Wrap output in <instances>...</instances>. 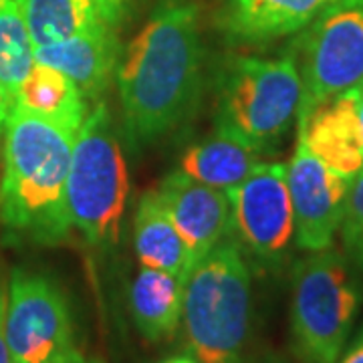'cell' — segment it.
Returning <instances> with one entry per match:
<instances>
[{"label":"cell","instance_id":"cell-16","mask_svg":"<svg viewBox=\"0 0 363 363\" xmlns=\"http://www.w3.org/2000/svg\"><path fill=\"white\" fill-rule=\"evenodd\" d=\"M184 279L142 267L130 289V309L140 335L150 343L169 339L180 327Z\"/></svg>","mask_w":363,"mask_h":363},{"label":"cell","instance_id":"cell-28","mask_svg":"<svg viewBox=\"0 0 363 363\" xmlns=\"http://www.w3.org/2000/svg\"><path fill=\"white\" fill-rule=\"evenodd\" d=\"M359 121H362L363 130V85H359Z\"/></svg>","mask_w":363,"mask_h":363},{"label":"cell","instance_id":"cell-1","mask_svg":"<svg viewBox=\"0 0 363 363\" xmlns=\"http://www.w3.org/2000/svg\"><path fill=\"white\" fill-rule=\"evenodd\" d=\"M128 142L142 150L166 140L194 111L202 83L198 11L164 0L123 49L116 71Z\"/></svg>","mask_w":363,"mask_h":363},{"label":"cell","instance_id":"cell-24","mask_svg":"<svg viewBox=\"0 0 363 363\" xmlns=\"http://www.w3.org/2000/svg\"><path fill=\"white\" fill-rule=\"evenodd\" d=\"M45 363H105L99 355H93V353H87L81 347H77L75 343L73 345H67L65 350L57 351L52 353L51 357Z\"/></svg>","mask_w":363,"mask_h":363},{"label":"cell","instance_id":"cell-3","mask_svg":"<svg viewBox=\"0 0 363 363\" xmlns=\"http://www.w3.org/2000/svg\"><path fill=\"white\" fill-rule=\"evenodd\" d=\"M250 317V269L230 233L186 277L180 321L186 351L200 363H245Z\"/></svg>","mask_w":363,"mask_h":363},{"label":"cell","instance_id":"cell-21","mask_svg":"<svg viewBox=\"0 0 363 363\" xmlns=\"http://www.w3.org/2000/svg\"><path fill=\"white\" fill-rule=\"evenodd\" d=\"M339 236L341 250L363 274V169L351 180Z\"/></svg>","mask_w":363,"mask_h":363},{"label":"cell","instance_id":"cell-19","mask_svg":"<svg viewBox=\"0 0 363 363\" xmlns=\"http://www.w3.org/2000/svg\"><path fill=\"white\" fill-rule=\"evenodd\" d=\"M35 49L65 40L101 21L93 0H16Z\"/></svg>","mask_w":363,"mask_h":363},{"label":"cell","instance_id":"cell-23","mask_svg":"<svg viewBox=\"0 0 363 363\" xmlns=\"http://www.w3.org/2000/svg\"><path fill=\"white\" fill-rule=\"evenodd\" d=\"M97 6V13L101 16V21H105L109 26L116 28L117 25H121V21L130 13L133 0H93Z\"/></svg>","mask_w":363,"mask_h":363},{"label":"cell","instance_id":"cell-13","mask_svg":"<svg viewBox=\"0 0 363 363\" xmlns=\"http://www.w3.org/2000/svg\"><path fill=\"white\" fill-rule=\"evenodd\" d=\"M119 57L116 28L105 21H97L69 39L35 49V63L65 73L83 91L85 99H99L107 91Z\"/></svg>","mask_w":363,"mask_h":363},{"label":"cell","instance_id":"cell-2","mask_svg":"<svg viewBox=\"0 0 363 363\" xmlns=\"http://www.w3.org/2000/svg\"><path fill=\"white\" fill-rule=\"evenodd\" d=\"M77 131L13 105L0 162V226L13 242L59 247L73 222L67 174Z\"/></svg>","mask_w":363,"mask_h":363},{"label":"cell","instance_id":"cell-26","mask_svg":"<svg viewBox=\"0 0 363 363\" xmlns=\"http://www.w3.org/2000/svg\"><path fill=\"white\" fill-rule=\"evenodd\" d=\"M11 109H13V97H11L6 85L0 79V138L4 135V125H6V119H9Z\"/></svg>","mask_w":363,"mask_h":363},{"label":"cell","instance_id":"cell-14","mask_svg":"<svg viewBox=\"0 0 363 363\" xmlns=\"http://www.w3.org/2000/svg\"><path fill=\"white\" fill-rule=\"evenodd\" d=\"M335 0H228L222 26L228 39L259 45L301 33Z\"/></svg>","mask_w":363,"mask_h":363},{"label":"cell","instance_id":"cell-27","mask_svg":"<svg viewBox=\"0 0 363 363\" xmlns=\"http://www.w3.org/2000/svg\"><path fill=\"white\" fill-rule=\"evenodd\" d=\"M157 363H200L196 359L194 355H190L188 351L186 353H174V355H168L164 359H160Z\"/></svg>","mask_w":363,"mask_h":363},{"label":"cell","instance_id":"cell-20","mask_svg":"<svg viewBox=\"0 0 363 363\" xmlns=\"http://www.w3.org/2000/svg\"><path fill=\"white\" fill-rule=\"evenodd\" d=\"M35 67V45L16 0H0V79L14 99Z\"/></svg>","mask_w":363,"mask_h":363},{"label":"cell","instance_id":"cell-4","mask_svg":"<svg viewBox=\"0 0 363 363\" xmlns=\"http://www.w3.org/2000/svg\"><path fill=\"white\" fill-rule=\"evenodd\" d=\"M363 305V274L335 247L307 252L293 269L289 331L301 363H335Z\"/></svg>","mask_w":363,"mask_h":363},{"label":"cell","instance_id":"cell-25","mask_svg":"<svg viewBox=\"0 0 363 363\" xmlns=\"http://www.w3.org/2000/svg\"><path fill=\"white\" fill-rule=\"evenodd\" d=\"M335 363H363V323L357 329V333L347 341L345 350L341 351Z\"/></svg>","mask_w":363,"mask_h":363},{"label":"cell","instance_id":"cell-12","mask_svg":"<svg viewBox=\"0 0 363 363\" xmlns=\"http://www.w3.org/2000/svg\"><path fill=\"white\" fill-rule=\"evenodd\" d=\"M297 133L323 166L353 180L363 169L359 87L331 95L297 117Z\"/></svg>","mask_w":363,"mask_h":363},{"label":"cell","instance_id":"cell-11","mask_svg":"<svg viewBox=\"0 0 363 363\" xmlns=\"http://www.w3.org/2000/svg\"><path fill=\"white\" fill-rule=\"evenodd\" d=\"M156 192L188 248L192 267L230 236V202L224 190L176 169L160 182Z\"/></svg>","mask_w":363,"mask_h":363},{"label":"cell","instance_id":"cell-5","mask_svg":"<svg viewBox=\"0 0 363 363\" xmlns=\"http://www.w3.org/2000/svg\"><path fill=\"white\" fill-rule=\"evenodd\" d=\"M128 196L130 176L116 123L109 107L97 101L75 135L67 174L69 216L89 247H116Z\"/></svg>","mask_w":363,"mask_h":363},{"label":"cell","instance_id":"cell-18","mask_svg":"<svg viewBox=\"0 0 363 363\" xmlns=\"http://www.w3.org/2000/svg\"><path fill=\"white\" fill-rule=\"evenodd\" d=\"M13 105H21L71 131H79L89 113L87 99L73 79L43 63H35L23 79L14 93Z\"/></svg>","mask_w":363,"mask_h":363},{"label":"cell","instance_id":"cell-10","mask_svg":"<svg viewBox=\"0 0 363 363\" xmlns=\"http://www.w3.org/2000/svg\"><path fill=\"white\" fill-rule=\"evenodd\" d=\"M286 184L295 218V247L305 252L333 247L351 180L323 166L297 133L295 152L286 164Z\"/></svg>","mask_w":363,"mask_h":363},{"label":"cell","instance_id":"cell-15","mask_svg":"<svg viewBox=\"0 0 363 363\" xmlns=\"http://www.w3.org/2000/svg\"><path fill=\"white\" fill-rule=\"evenodd\" d=\"M262 162V154L220 130L186 147L178 162V172L228 192L248 178Z\"/></svg>","mask_w":363,"mask_h":363},{"label":"cell","instance_id":"cell-9","mask_svg":"<svg viewBox=\"0 0 363 363\" xmlns=\"http://www.w3.org/2000/svg\"><path fill=\"white\" fill-rule=\"evenodd\" d=\"M6 341L13 363H45L75 343L67 293L49 272L16 267L9 279Z\"/></svg>","mask_w":363,"mask_h":363},{"label":"cell","instance_id":"cell-17","mask_svg":"<svg viewBox=\"0 0 363 363\" xmlns=\"http://www.w3.org/2000/svg\"><path fill=\"white\" fill-rule=\"evenodd\" d=\"M133 248L142 267L178 274L186 281L192 269L188 248L168 216L156 190L143 192L133 218Z\"/></svg>","mask_w":363,"mask_h":363},{"label":"cell","instance_id":"cell-6","mask_svg":"<svg viewBox=\"0 0 363 363\" xmlns=\"http://www.w3.org/2000/svg\"><path fill=\"white\" fill-rule=\"evenodd\" d=\"M303 85L295 52L285 57H234L216 89V130L274 152L297 123Z\"/></svg>","mask_w":363,"mask_h":363},{"label":"cell","instance_id":"cell-22","mask_svg":"<svg viewBox=\"0 0 363 363\" xmlns=\"http://www.w3.org/2000/svg\"><path fill=\"white\" fill-rule=\"evenodd\" d=\"M9 279L11 272L0 262V363H13L6 341V305H9Z\"/></svg>","mask_w":363,"mask_h":363},{"label":"cell","instance_id":"cell-7","mask_svg":"<svg viewBox=\"0 0 363 363\" xmlns=\"http://www.w3.org/2000/svg\"><path fill=\"white\" fill-rule=\"evenodd\" d=\"M295 57L303 85L297 117L363 85V0H335L325 9L303 28Z\"/></svg>","mask_w":363,"mask_h":363},{"label":"cell","instance_id":"cell-8","mask_svg":"<svg viewBox=\"0 0 363 363\" xmlns=\"http://www.w3.org/2000/svg\"><path fill=\"white\" fill-rule=\"evenodd\" d=\"M234 240L262 271H277L295 247V218L286 184V164L260 162L255 172L230 188Z\"/></svg>","mask_w":363,"mask_h":363}]
</instances>
